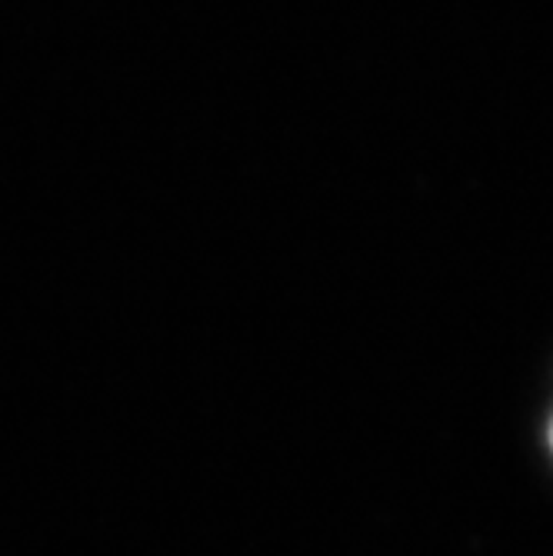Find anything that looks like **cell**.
Returning <instances> with one entry per match:
<instances>
[{"label":"cell","instance_id":"cell-1","mask_svg":"<svg viewBox=\"0 0 553 556\" xmlns=\"http://www.w3.org/2000/svg\"><path fill=\"white\" fill-rule=\"evenodd\" d=\"M543 440H546V453H550V460H553V407H550L546 424H543Z\"/></svg>","mask_w":553,"mask_h":556}]
</instances>
